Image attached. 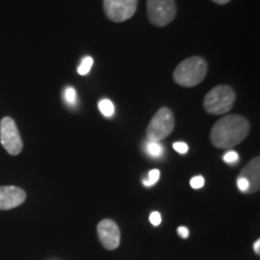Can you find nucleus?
Returning a JSON list of instances; mask_svg holds the SVG:
<instances>
[{"label": "nucleus", "mask_w": 260, "mask_h": 260, "mask_svg": "<svg viewBox=\"0 0 260 260\" xmlns=\"http://www.w3.org/2000/svg\"><path fill=\"white\" fill-rule=\"evenodd\" d=\"M96 232L102 245L109 251H115L121 243V230L112 219L100 220Z\"/></svg>", "instance_id": "obj_8"}, {"label": "nucleus", "mask_w": 260, "mask_h": 260, "mask_svg": "<svg viewBox=\"0 0 260 260\" xmlns=\"http://www.w3.org/2000/svg\"><path fill=\"white\" fill-rule=\"evenodd\" d=\"M205 184V180L203 176H195L190 180V187L193 188V189H200V188H203Z\"/></svg>", "instance_id": "obj_17"}, {"label": "nucleus", "mask_w": 260, "mask_h": 260, "mask_svg": "<svg viewBox=\"0 0 260 260\" xmlns=\"http://www.w3.org/2000/svg\"><path fill=\"white\" fill-rule=\"evenodd\" d=\"M177 234L182 237V239H188V237H189V230H188V228L186 226L177 228Z\"/></svg>", "instance_id": "obj_21"}, {"label": "nucleus", "mask_w": 260, "mask_h": 260, "mask_svg": "<svg viewBox=\"0 0 260 260\" xmlns=\"http://www.w3.org/2000/svg\"><path fill=\"white\" fill-rule=\"evenodd\" d=\"M235 100V90L225 84H219L205 95L204 109L210 115H224L233 109Z\"/></svg>", "instance_id": "obj_3"}, {"label": "nucleus", "mask_w": 260, "mask_h": 260, "mask_svg": "<svg viewBox=\"0 0 260 260\" xmlns=\"http://www.w3.org/2000/svg\"><path fill=\"white\" fill-rule=\"evenodd\" d=\"M64 100L67 104H70L73 105L76 102V90L73 87H67L64 90Z\"/></svg>", "instance_id": "obj_15"}, {"label": "nucleus", "mask_w": 260, "mask_h": 260, "mask_svg": "<svg viewBox=\"0 0 260 260\" xmlns=\"http://www.w3.org/2000/svg\"><path fill=\"white\" fill-rule=\"evenodd\" d=\"M224 161L228 162V164H235V162L239 161V154L234 151H229L223 157Z\"/></svg>", "instance_id": "obj_16"}, {"label": "nucleus", "mask_w": 260, "mask_h": 260, "mask_svg": "<svg viewBox=\"0 0 260 260\" xmlns=\"http://www.w3.org/2000/svg\"><path fill=\"white\" fill-rule=\"evenodd\" d=\"M207 75V61L203 57H190L181 61L174 71V80L178 86L195 87L203 82Z\"/></svg>", "instance_id": "obj_2"}, {"label": "nucleus", "mask_w": 260, "mask_h": 260, "mask_svg": "<svg viewBox=\"0 0 260 260\" xmlns=\"http://www.w3.org/2000/svg\"><path fill=\"white\" fill-rule=\"evenodd\" d=\"M175 129V117L169 107H161L152 117L146 129L148 141L160 142L167 139Z\"/></svg>", "instance_id": "obj_4"}, {"label": "nucleus", "mask_w": 260, "mask_h": 260, "mask_svg": "<svg viewBox=\"0 0 260 260\" xmlns=\"http://www.w3.org/2000/svg\"><path fill=\"white\" fill-rule=\"evenodd\" d=\"M159 178H160V171H159L158 169H153V170L148 172V177L144 180V184L146 187L154 186V184L159 181Z\"/></svg>", "instance_id": "obj_13"}, {"label": "nucleus", "mask_w": 260, "mask_h": 260, "mask_svg": "<svg viewBox=\"0 0 260 260\" xmlns=\"http://www.w3.org/2000/svg\"><path fill=\"white\" fill-rule=\"evenodd\" d=\"M239 177L248 182L247 194L256 193L260 188V158H253L240 172Z\"/></svg>", "instance_id": "obj_10"}, {"label": "nucleus", "mask_w": 260, "mask_h": 260, "mask_svg": "<svg viewBox=\"0 0 260 260\" xmlns=\"http://www.w3.org/2000/svg\"><path fill=\"white\" fill-rule=\"evenodd\" d=\"M0 144L10 155H18L23 149L17 125L11 117H4L0 121Z\"/></svg>", "instance_id": "obj_6"}, {"label": "nucleus", "mask_w": 260, "mask_h": 260, "mask_svg": "<svg viewBox=\"0 0 260 260\" xmlns=\"http://www.w3.org/2000/svg\"><path fill=\"white\" fill-rule=\"evenodd\" d=\"M93 67V58L92 57H86L84 59L81 61L80 67L77 68V73L80 75H87L92 69Z\"/></svg>", "instance_id": "obj_14"}, {"label": "nucleus", "mask_w": 260, "mask_h": 260, "mask_svg": "<svg viewBox=\"0 0 260 260\" xmlns=\"http://www.w3.org/2000/svg\"><path fill=\"white\" fill-rule=\"evenodd\" d=\"M99 110L105 117H111L115 113V106L111 100L109 99H103L99 102Z\"/></svg>", "instance_id": "obj_11"}, {"label": "nucleus", "mask_w": 260, "mask_h": 260, "mask_svg": "<svg viewBox=\"0 0 260 260\" xmlns=\"http://www.w3.org/2000/svg\"><path fill=\"white\" fill-rule=\"evenodd\" d=\"M27 199V194L15 186L0 187V210L9 211L22 205Z\"/></svg>", "instance_id": "obj_9"}, {"label": "nucleus", "mask_w": 260, "mask_h": 260, "mask_svg": "<svg viewBox=\"0 0 260 260\" xmlns=\"http://www.w3.org/2000/svg\"><path fill=\"white\" fill-rule=\"evenodd\" d=\"M162 151H164V148H162V146L159 144V142L149 141L147 144V153L151 155V157L153 158L160 157L162 154Z\"/></svg>", "instance_id": "obj_12"}, {"label": "nucleus", "mask_w": 260, "mask_h": 260, "mask_svg": "<svg viewBox=\"0 0 260 260\" xmlns=\"http://www.w3.org/2000/svg\"><path fill=\"white\" fill-rule=\"evenodd\" d=\"M254 252L256 254H260V240H256L254 243Z\"/></svg>", "instance_id": "obj_22"}, {"label": "nucleus", "mask_w": 260, "mask_h": 260, "mask_svg": "<svg viewBox=\"0 0 260 260\" xmlns=\"http://www.w3.org/2000/svg\"><path fill=\"white\" fill-rule=\"evenodd\" d=\"M174 149L176 152H178V153L186 154L188 152V145L184 144V142H175Z\"/></svg>", "instance_id": "obj_19"}, {"label": "nucleus", "mask_w": 260, "mask_h": 260, "mask_svg": "<svg viewBox=\"0 0 260 260\" xmlns=\"http://www.w3.org/2000/svg\"><path fill=\"white\" fill-rule=\"evenodd\" d=\"M251 125L245 117L226 115L211 129L210 140L216 148L232 149L240 145L249 134Z\"/></svg>", "instance_id": "obj_1"}, {"label": "nucleus", "mask_w": 260, "mask_h": 260, "mask_svg": "<svg viewBox=\"0 0 260 260\" xmlns=\"http://www.w3.org/2000/svg\"><path fill=\"white\" fill-rule=\"evenodd\" d=\"M149 222L152 223V225L158 226L159 224L161 223V214L157 212V211L152 212L151 214H149Z\"/></svg>", "instance_id": "obj_18"}, {"label": "nucleus", "mask_w": 260, "mask_h": 260, "mask_svg": "<svg viewBox=\"0 0 260 260\" xmlns=\"http://www.w3.org/2000/svg\"><path fill=\"white\" fill-rule=\"evenodd\" d=\"M237 188H239L240 191L247 194V190H248V182L243 180L241 177H237Z\"/></svg>", "instance_id": "obj_20"}, {"label": "nucleus", "mask_w": 260, "mask_h": 260, "mask_svg": "<svg viewBox=\"0 0 260 260\" xmlns=\"http://www.w3.org/2000/svg\"><path fill=\"white\" fill-rule=\"evenodd\" d=\"M104 11L110 21L121 23L128 21L138 10V0H104Z\"/></svg>", "instance_id": "obj_7"}, {"label": "nucleus", "mask_w": 260, "mask_h": 260, "mask_svg": "<svg viewBox=\"0 0 260 260\" xmlns=\"http://www.w3.org/2000/svg\"><path fill=\"white\" fill-rule=\"evenodd\" d=\"M212 2L216 3L217 5H225L230 2V0H212Z\"/></svg>", "instance_id": "obj_23"}, {"label": "nucleus", "mask_w": 260, "mask_h": 260, "mask_svg": "<svg viewBox=\"0 0 260 260\" xmlns=\"http://www.w3.org/2000/svg\"><path fill=\"white\" fill-rule=\"evenodd\" d=\"M177 14L175 0H147L148 21L155 27H165L174 21Z\"/></svg>", "instance_id": "obj_5"}]
</instances>
